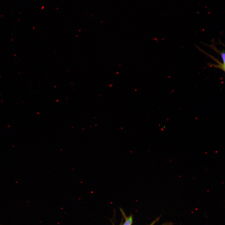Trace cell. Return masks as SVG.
<instances>
[{
    "instance_id": "obj_2",
    "label": "cell",
    "mask_w": 225,
    "mask_h": 225,
    "mask_svg": "<svg viewBox=\"0 0 225 225\" xmlns=\"http://www.w3.org/2000/svg\"><path fill=\"white\" fill-rule=\"evenodd\" d=\"M159 219L158 218H157V219L155 220L152 223H151L150 225H154V224ZM162 225H170V224H168V223L166 224L165 223L164 224Z\"/></svg>"
},
{
    "instance_id": "obj_1",
    "label": "cell",
    "mask_w": 225,
    "mask_h": 225,
    "mask_svg": "<svg viewBox=\"0 0 225 225\" xmlns=\"http://www.w3.org/2000/svg\"><path fill=\"white\" fill-rule=\"evenodd\" d=\"M125 220V221L123 225H132V216L127 217L124 213L122 210H121Z\"/></svg>"
},
{
    "instance_id": "obj_3",
    "label": "cell",
    "mask_w": 225,
    "mask_h": 225,
    "mask_svg": "<svg viewBox=\"0 0 225 225\" xmlns=\"http://www.w3.org/2000/svg\"></svg>"
}]
</instances>
